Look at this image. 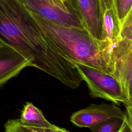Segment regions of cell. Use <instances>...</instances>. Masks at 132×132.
Returning a JSON list of instances; mask_svg holds the SVG:
<instances>
[{
	"label": "cell",
	"mask_w": 132,
	"mask_h": 132,
	"mask_svg": "<svg viewBox=\"0 0 132 132\" xmlns=\"http://www.w3.org/2000/svg\"><path fill=\"white\" fill-rule=\"evenodd\" d=\"M31 63L8 45L0 42V85L17 75Z\"/></svg>",
	"instance_id": "obj_7"
},
{
	"label": "cell",
	"mask_w": 132,
	"mask_h": 132,
	"mask_svg": "<svg viewBox=\"0 0 132 132\" xmlns=\"http://www.w3.org/2000/svg\"><path fill=\"white\" fill-rule=\"evenodd\" d=\"M0 42L40 68L52 58L54 43L20 0H0Z\"/></svg>",
	"instance_id": "obj_1"
},
{
	"label": "cell",
	"mask_w": 132,
	"mask_h": 132,
	"mask_svg": "<svg viewBox=\"0 0 132 132\" xmlns=\"http://www.w3.org/2000/svg\"><path fill=\"white\" fill-rule=\"evenodd\" d=\"M126 117L123 111L116 104L102 103L92 104L89 106L73 113L70 117L71 122L79 127H88L107 119L118 118L124 120Z\"/></svg>",
	"instance_id": "obj_6"
},
{
	"label": "cell",
	"mask_w": 132,
	"mask_h": 132,
	"mask_svg": "<svg viewBox=\"0 0 132 132\" xmlns=\"http://www.w3.org/2000/svg\"><path fill=\"white\" fill-rule=\"evenodd\" d=\"M36 132H68L65 129L56 126L54 128H42L31 127Z\"/></svg>",
	"instance_id": "obj_16"
},
{
	"label": "cell",
	"mask_w": 132,
	"mask_h": 132,
	"mask_svg": "<svg viewBox=\"0 0 132 132\" xmlns=\"http://www.w3.org/2000/svg\"><path fill=\"white\" fill-rule=\"evenodd\" d=\"M102 40L113 41L120 36L121 23L114 0H98Z\"/></svg>",
	"instance_id": "obj_8"
},
{
	"label": "cell",
	"mask_w": 132,
	"mask_h": 132,
	"mask_svg": "<svg viewBox=\"0 0 132 132\" xmlns=\"http://www.w3.org/2000/svg\"><path fill=\"white\" fill-rule=\"evenodd\" d=\"M120 36L132 40V10L121 21Z\"/></svg>",
	"instance_id": "obj_13"
},
{
	"label": "cell",
	"mask_w": 132,
	"mask_h": 132,
	"mask_svg": "<svg viewBox=\"0 0 132 132\" xmlns=\"http://www.w3.org/2000/svg\"><path fill=\"white\" fill-rule=\"evenodd\" d=\"M114 71L112 75L120 82L126 98L127 116L132 118V40L121 37L113 40Z\"/></svg>",
	"instance_id": "obj_5"
},
{
	"label": "cell",
	"mask_w": 132,
	"mask_h": 132,
	"mask_svg": "<svg viewBox=\"0 0 132 132\" xmlns=\"http://www.w3.org/2000/svg\"><path fill=\"white\" fill-rule=\"evenodd\" d=\"M118 132H132V119L126 117L123 125Z\"/></svg>",
	"instance_id": "obj_15"
},
{
	"label": "cell",
	"mask_w": 132,
	"mask_h": 132,
	"mask_svg": "<svg viewBox=\"0 0 132 132\" xmlns=\"http://www.w3.org/2000/svg\"><path fill=\"white\" fill-rule=\"evenodd\" d=\"M121 21L132 10V0H114Z\"/></svg>",
	"instance_id": "obj_14"
},
{
	"label": "cell",
	"mask_w": 132,
	"mask_h": 132,
	"mask_svg": "<svg viewBox=\"0 0 132 132\" xmlns=\"http://www.w3.org/2000/svg\"><path fill=\"white\" fill-rule=\"evenodd\" d=\"M28 11L69 60L113 73V41L96 39L84 28L60 25Z\"/></svg>",
	"instance_id": "obj_2"
},
{
	"label": "cell",
	"mask_w": 132,
	"mask_h": 132,
	"mask_svg": "<svg viewBox=\"0 0 132 132\" xmlns=\"http://www.w3.org/2000/svg\"><path fill=\"white\" fill-rule=\"evenodd\" d=\"M88 87L90 96L102 98L116 105L124 104L126 111L128 105L122 87L118 80L111 74L81 63L72 61Z\"/></svg>",
	"instance_id": "obj_3"
},
{
	"label": "cell",
	"mask_w": 132,
	"mask_h": 132,
	"mask_svg": "<svg viewBox=\"0 0 132 132\" xmlns=\"http://www.w3.org/2000/svg\"><path fill=\"white\" fill-rule=\"evenodd\" d=\"M124 120L118 118H110L89 128L92 132H118L122 127Z\"/></svg>",
	"instance_id": "obj_11"
},
{
	"label": "cell",
	"mask_w": 132,
	"mask_h": 132,
	"mask_svg": "<svg viewBox=\"0 0 132 132\" xmlns=\"http://www.w3.org/2000/svg\"><path fill=\"white\" fill-rule=\"evenodd\" d=\"M29 11L56 24L82 28L74 0H20Z\"/></svg>",
	"instance_id": "obj_4"
},
{
	"label": "cell",
	"mask_w": 132,
	"mask_h": 132,
	"mask_svg": "<svg viewBox=\"0 0 132 132\" xmlns=\"http://www.w3.org/2000/svg\"><path fill=\"white\" fill-rule=\"evenodd\" d=\"M4 128L3 132H36L31 127L22 124L19 119L8 120Z\"/></svg>",
	"instance_id": "obj_12"
},
{
	"label": "cell",
	"mask_w": 132,
	"mask_h": 132,
	"mask_svg": "<svg viewBox=\"0 0 132 132\" xmlns=\"http://www.w3.org/2000/svg\"><path fill=\"white\" fill-rule=\"evenodd\" d=\"M83 27L94 38L102 40L98 0H74Z\"/></svg>",
	"instance_id": "obj_9"
},
{
	"label": "cell",
	"mask_w": 132,
	"mask_h": 132,
	"mask_svg": "<svg viewBox=\"0 0 132 132\" xmlns=\"http://www.w3.org/2000/svg\"><path fill=\"white\" fill-rule=\"evenodd\" d=\"M19 119L22 124L30 127L54 128L56 127L48 122L42 112L30 102L26 103L24 106Z\"/></svg>",
	"instance_id": "obj_10"
}]
</instances>
